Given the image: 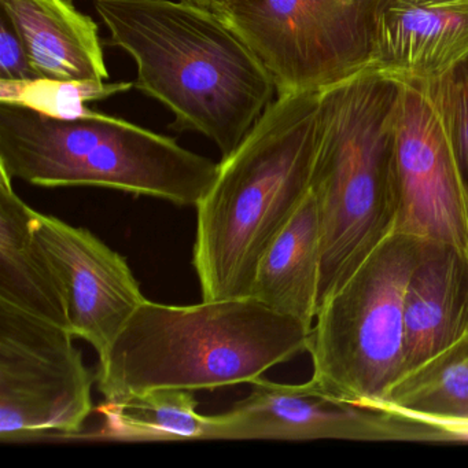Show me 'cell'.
Listing matches in <instances>:
<instances>
[{
    "label": "cell",
    "mask_w": 468,
    "mask_h": 468,
    "mask_svg": "<svg viewBox=\"0 0 468 468\" xmlns=\"http://www.w3.org/2000/svg\"><path fill=\"white\" fill-rule=\"evenodd\" d=\"M94 6L109 43L136 62V89L172 112L174 130L207 136L223 157L272 102L270 73L215 13L185 0H94Z\"/></svg>",
    "instance_id": "1"
},
{
    "label": "cell",
    "mask_w": 468,
    "mask_h": 468,
    "mask_svg": "<svg viewBox=\"0 0 468 468\" xmlns=\"http://www.w3.org/2000/svg\"><path fill=\"white\" fill-rule=\"evenodd\" d=\"M320 91L276 97L197 205L202 301L250 297L257 265L311 188Z\"/></svg>",
    "instance_id": "2"
},
{
    "label": "cell",
    "mask_w": 468,
    "mask_h": 468,
    "mask_svg": "<svg viewBox=\"0 0 468 468\" xmlns=\"http://www.w3.org/2000/svg\"><path fill=\"white\" fill-rule=\"evenodd\" d=\"M311 331L251 297L188 306L146 300L98 358L95 380L105 401L251 383L308 352Z\"/></svg>",
    "instance_id": "3"
},
{
    "label": "cell",
    "mask_w": 468,
    "mask_h": 468,
    "mask_svg": "<svg viewBox=\"0 0 468 468\" xmlns=\"http://www.w3.org/2000/svg\"><path fill=\"white\" fill-rule=\"evenodd\" d=\"M399 79L377 69L320 91L311 191L322 226L317 309L396 229Z\"/></svg>",
    "instance_id": "4"
},
{
    "label": "cell",
    "mask_w": 468,
    "mask_h": 468,
    "mask_svg": "<svg viewBox=\"0 0 468 468\" xmlns=\"http://www.w3.org/2000/svg\"><path fill=\"white\" fill-rule=\"evenodd\" d=\"M0 168L40 187L112 188L197 207L218 164L119 117L0 102Z\"/></svg>",
    "instance_id": "5"
},
{
    "label": "cell",
    "mask_w": 468,
    "mask_h": 468,
    "mask_svg": "<svg viewBox=\"0 0 468 468\" xmlns=\"http://www.w3.org/2000/svg\"><path fill=\"white\" fill-rule=\"evenodd\" d=\"M421 248L394 229L317 309L311 380L334 399L358 407L401 377L405 292Z\"/></svg>",
    "instance_id": "6"
},
{
    "label": "cell",
    "mask_w": 468,
    "mask_h": 468,
    "mask_svg": "<svg viewBox=\"0 0 468 468\" xmlns=\"http://www.w3.org/2000/svg\"><path fill=\"white\" fill-rule=\"evenodd\" d=\"M377 0H231L224 23L268 70L276 95L323 91L369 67Z\"/></svg>",
    "instance_id": "7"
},
{
    "label": "cell",
    "mask_w": 468,
    "mask_h": 468,
    "mask_svg": "<svg viewBox=\"0 0 468 468\" xmlns=\"http://www.w3.org/2000/svg\"><path fill=\"white\" fill-rule=\"evenodd\" d=\"M72 331L0 301V441L81 434L92 375Z\"/></svg>",
    "instance_id": "8"
},
{
    "label": "cell",
    "mask_w": 468,
    "mask_h": 468,
    "mask_svg": "<svg viewBox=\"0 0 468 468\" xmlns=\"http://www.w3.org/2000/svg\"><path fill=\"white\" fill-rule=\"evenodd\" d=\"M399 79L393 130L396 231L452 246L468 261V188L431 80Z\"/></svg>",
    "instance_id": "9"
},
{
    "label": "cell",
    "mask_w": 468,
    "mask_h": 468,
    "mask_svg": "<svg viewBox=\"0 0 468 468\" xmlns=\"http://www.w3.org/2000/svg\"><path fill=\"white\" fill-rule=\"evenodd\" d=\"M248 397L213 415L212 440L412 441L407 421L334 399L316 383L257 378Z\"/></svg>",
    "instance_id": "10"
},
{
    "label": "cell",
    "mask_w": 468,
    "mask_h": 468,
    "mask_svg": "<svg viewBox=\"0 0 468 468\" xmlns=\"http://www.w3.org/2000/svg\"><path fill=\"white\" fill-rule=\"evenodd\" d=\"M35 234L64 292L69 330L105 355L146 301L125 257L91 231L54 216H35Z\"/></svg>",
    "instance_id": "11"
},
{
    "label": "cell",
    "mask_w": 468,
    "mask_h": 468,
    "mask_svg": "<svg viewBox=\"0 0 468 468\" xmlns=\"http://www.w3.org/2000/svg\"><path fill=\"white\" fill-rule=\"evenodd\" d=\"M468 57V0H377L369 69L437 80Z\"/></svg>",
    "instance_id": "12"
},
{
    "label": "cell",
    "mask_w": 468,
    "mask_h": 468,
    "mask_svg": "<svg viewBox=\"0 0 468 468\" xmlns=\"http://www.w3.org/2000/svg\"><path fill=\"white\" fill-rule=\"evenodd\" d=\"M468 334V261L452 246L423 242L404 303V367L412 371Z\"/></svg>",
    "instance_id": "13"
},
{
    "label": "cell",
    "mask_w": 468,
    "mask_h": 468,
    "mask_svg": "<svg viewBox=\"0 0 468 468\" xmlns=\"http://www.w3.org/2000/svg\"><path fill=\"white\" fill-rule=\"evenodd\" d=\"M0 6L42 80L105 84L100 28L72 0H0Z\"/></svg>",
    "instance_id": "14"
},
{
    "label": "cell",
    "mask_w": 468,
    "mask_h": 468,
    "mask_svg": "<svg viewBox=\"0 0 468 468\" xmlns=\"http://www.w3.org/2000/svg\"><path fill=\"white\" fill-rule=\"evenodd\" d=\"M322 226L309 188L257 265L250 297L312 330L319 301Z\"/></svg>",
    "instance_id": "15"
},
{
    "label": "cell",
    "mask_w": 468,
    "mask_h": 468,
    "mask_svg": "<svg viewBox=\"0 0 468 468\" xmlns=\"http://www.w3.org/2000/svg\"><path fill=\"white\" fill-rule=\"evenodd\" d=\"M35 216L0 168V301L69 328L61 282L35 234Z\"/></svg>",
    "instance_id": "16"
},
{
    "label": "cell",
    "mask_w": 468,
    "mask_h": 468,
    "mask_svg": "<svg viewBox=\"0 0 468 468\" xmlns=\"http://www.w3.org/2000/svg\"><path fill=\"white\" fill-rule=\"evenodd\" d=\"M193 391L161 388L133 394L97 408L102 429L79 438L111 441L212 440L213 416L197 410Z\"/></svg>",
    "instance_id": "17"
},
{
    "label": "cell",
    "mask_w": 468,
    "mask_h": 468,
    "mask_svg": "<svg viewBox=\"0 0 468 468\" xmlns=\"http://www.w3.org/2000/svg\"><path fill=\"white\" fill-rule=\"evenodd\" d=\"M379 399L419 415L468 420V334L405 372Z\"/></svg>",
    "instance_id": "18"
},
{
    "label": "cell",
    "mask_w": 468,
    "mask_h": 468,
    "mask_svg": "<svg viewBox=\"0 0 468 468\" xmlns=\"http://www.w3.org/2000/svg\"><path fill=\"white\" fill-rule=\"evenodd\" d=\"M131 83L117 84H73L57 81L37 80L32 83H10L0 81L2 95L0 102L18 103L31 106L56 116H75L86 109L81 102L98 101L117 92L128 91Z\"/></svg>",
    "instance_id": "19"
},
{
    "label": "cell",
    "mask_w": 468,
    "mask_h": 468,
    "mask_svg": "<svg viewBox=\"0 0 468 468\" xmlns=\"http://www.w3.org/2000/svg\"><path fill=\"white\" fill-rule=\"evenodd\" d=\"M431 84L468 188V57Z\"/></svg>",
    "instance_id": "20"
},
{
    "label": "cell",
    "mask_w": 468,
    "mask_h": 468,
    "mask_svg": "<svg viewBox=\"0 0 468 468\" xmlns=\"http://www.w3.org/2000/svg\"><path fill=\"white\" fill-rule=\"evenodd\" d=\"M367 410L391 413L407 420L415 430L416 442H468V420L419 415L393 407L380 399L363 402Z\"/></svg>",
    "instance_id": "21"
},
{
    "label": "cell",
    "mask_w": 468,
    "mask_h": 468,
    "mask_svg": "<svg viewBox=\"0 0 468 468\" xmlns=\"http://www.w3.org/2000/svg\"><path fill=\"white\" fill-rule=\"evenodd\" d=\"M42 80L15 27L4 12L0 16V81L32 83Z\"/></svg>",
    "instance_id": "22"
},
{
    "label": "cell",
    "mask_w": 468,
    "mask_h": 468,
    "mask_svg": "<svg viewBox=\"0 0 468 468\" xmlns=\"http://www.w3.org/2000/svg\"><path fill=\"white\" fill-rule=\"evenodd\" d=\"M185 2H190V4L197 5V6L204 7V9L215 13L221 20L226 17L229 5H231V0H185Z\"/></svg>",
    "instance_id": "23"
}]
</instances>
